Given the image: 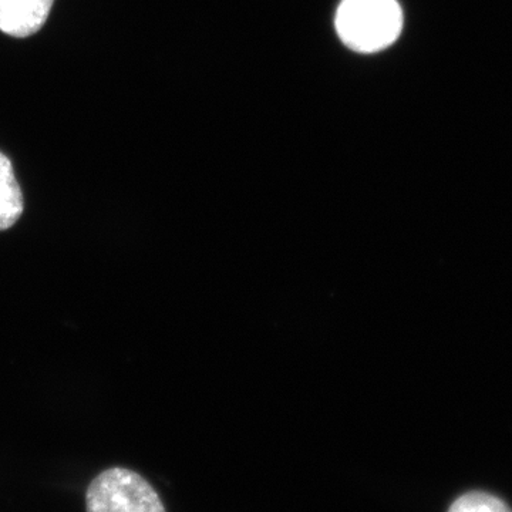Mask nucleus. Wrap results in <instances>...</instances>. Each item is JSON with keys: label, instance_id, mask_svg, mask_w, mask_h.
Returning a JSON list of instances; mask_svg holds the SVG:
<instances>
[{"label": "nucleus", "instance_id": "nucleus-1", "mask_svg": "<svg viewBox=\"0 0 512 512\" xmlns=\"http://www.w3.org/2000/svg\"><path fill=\"white\" fill-rule=\"evenodd\" d=\"M402 28L396 0H343L336 15L340 39L356 52H379L396 42Z\"/></svg>", "mask_w": 512, "mask_h": 512}, {"label": "nucleus", "instance_id": "nucleus-2", "mask_svg": "<svg viewBox=\"0 0 512 512\" xmlns=\"http://www.w3.org/2000/svg\"><path fill=\"white\" fill-rule=\"evenodd\" d=\"M86 512H167L156 488L137 471L110 467L86 490Z\"/></svg>", "mask_w": 512, "mask_h": 512}, {"label": "nucleus", "instance_id": "nucleus-3", "mask_svg": "<svg viewBox=\"0 0 512 512\" xmlns=\"http://www.w3.org/2000/svg\"><path fill=\"white\" fill-rule=\"evenodd\" d=\"M55 0H0V32L25 39L42 30Z\"/></svg>", "mask_w": 512, "mask_h": 512}, {"label": "nucleus", "instance_id": "nucleus-4", "mask_svg": "<svg viewBox=\"0 0 512 512\" xmlns=\"http://www.w3.org/2000/svg\"><path fill=\"white\" fill-rule=\"evenodd\" d=\"M25 211V198L12 161L0 151V231L12 228Z\"/></svg>", "mask_w": 512, "mask_h": 512}, {"label": "nucleus", "instance_id": "nucleus-5", "mask_svg": "<svg viewBox=\"0 0 512 512\" xmlns=\"http://www.w3.org/2000/svg\"><path fill=\"white\" fill-rule=\"evenodd\" d=\"M448 512H512L500 498L480 491H473L457 498Z\"/></svg>", "mask_w": 512, "mask_h": 512}]
</instances>
